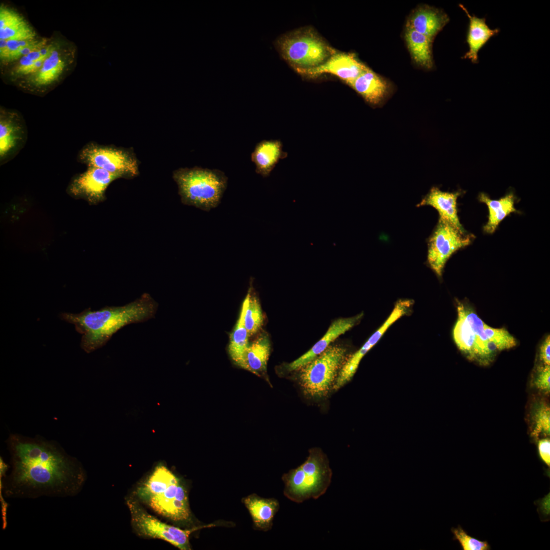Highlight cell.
<instances>
[{"instance_id":"cell-17","label":"cell","mask_w":550,"mask_h":550,"mask_svg":"<svg viewBox=\"0 0 550 550\" xmlns=\"http://www.w3.org/2000/svg\"><path fill=\"white\" fill-rule=\"evenodd\" d=\"M461 191L448 192L441 190L437 187H432L429 193L417 205L430 206L435 208L441 218L452 224L463 232H466L460 223L457 214V199Z\"/></svg>"},{"instance_id":"cell-5","label":"cell","mask_w":550,"mask_h":550,"mask_svg":"<svg viewBox=\"0 0 550 550\" xmlns=\"http://www.w3.org/2000/svg\"><path fill=\"white\" fill-rule=\"evenodd\" d=\"M182 202L208 211L218 206L227 188L228 178L217 169L195 167L174 172Z\"/></svg>"},{"instance_id":"cell-29","label":"cell","mask_w":550,"mask_h":550,"mask_svg":"<svg viewBox=\"0 0 550 550\" xmlns=\"http://www.w3.org/2000/svg\"><path fill=\"white\" fill-rule=\"evenodd\" d=\"M244 300L245 302L244 323L251 337L259 333L264 321L259 300L254 293L252 285Z\"/></svg>"},{"instance_id":"cell-16","label":"cell","mask_w":550,"mask_h":550,"mask_svg":"<svg viewBox=\"0 0 550 550\" xmlns=\"http://www.w3.org/2000/svg\"><path fill=\"white\" fill-rule=\"evenodd\" d=\"M25 130L18 116L1 113L0 119V158L3 162L12 157L25 141Z\"/></svg>"},{"instance_id":"cell-6","label":"cell","mask_w":550,"mask_h":550,"mask_svg":"<svg viewBox=\"0 0 550 550\" xmlns=\"http://www.w3.org/2000/svg\"><path fill=\"white\" fill-rule=\"evenodd\" d=\"M274 45L282 58L295 70L317 67L336 51L310 28L283 34Z\"/></svg>"},{"instance_id":"cell-12","label":"cell","mask_w":550,"mask_h":550,"mask_svg":"<svg viewBox=\"0 0 550 550\" xmlns=\"http://www.w3.org/2000/svg\"><path fill=\"white\" fill-rule=\"evenodd\" d=\"M413 305V301L410 299H400L396 302L392 312L381 326L359 350L346 358L339 373L334 389H339L352 378L365 354L377 343L391 325L409 313Z\"/></svg>"},{"instance_id":"cell-27","label":"cell","mask_w":550,"mask_h":550,"mask_svg":"<svg viewBox=\"0 0 550 550\" xmlns=\"http://www.w3.org/2000/svg\"><path fill=\"white\" fill-rule=\"evenodd\" d=\"M245 302L244 300L237 322L230 336L228 347L229 354L234 363L239 366L249 345L250 335L244 323Z\"/></svg>"},{"instance_id":"cell-21","label":"cell","mask_w":550,"mask_h":550,"mask_svg":"<svg viewBox=\"0 0 550 550\" xmlns=\"http://www.w3.org/2000/svg\"><path fill=\"white\" fill-rule=\"evenodd\" d=\"M348 86L373 105L380 104L389 92L388 82L369 68Z\"/></svg>"},{"instance_id":"cell-28","label":"cell","mask_w":550,"mask_h":550,"mask_svg":"<svg viewBox=\"0 0 550 550\" xmlns=\"http://www.w3.org/2000/svg\"><path fill=\"white\" fill-rule=\"evenodd\" d=\"M65 67V62L56 47H52L40 69L36 73L33 81L37 86L50 84L57 79Z\"/></svg>"},{"instance_id":"cell-19","label":"cell","mask_w":550,"mask_h":550,"mask_svg":"<svg viewBox=\"0 0 550 550\" xmlns=\"http://www.w3.org/2000/svg\"><path fill=\"white\" fill-rule=\"evenodd\" d=\"M459 7L464 11L469 19L466 36V42L469 49L462 58L469 59L473 63L477 64L479 62L478 52L490 38L498 34L500 29H490L486 23L485 18H480L475 15H471L463 5L460 4Z\"/></svg>"},{"instance_id":"cell-39","label":"cell","mask_w":550,"mask_h":550,"mask_svg":"<svg viewBox=\"0 0 550 550\" xmlns=\"http://www.w3.org/2000/svg\"><path fill=\"white\" fill-rule=\"evenodd\" d=\"M7 46V40L0 39V56H2L5 51Z\"/></svg>"},{"instance_id":"cell-9","label":"cell","mask_w":550,"mask_h":550,"mask_svg":"<svg viewBox=\"0 0 550 550\" xmlns=\"http://www.w3.org/2000/svg\"><path fill=\"white\" fill-rule=\"evenodd\" d=\"M126 504L131 525L138 535L163 540L181 550L190 549L189 535L198 528L183 530L162 522L148 513L135 498L128 499Z\"/></svg>"},{"instance_id":"cell-38","label":"cell","mask_w":550,"mask_h":550,"mask_svg":"<svg viewBox=\"0 0 550 550\" xmlns=\"http://www.w3.org/2000/svg\"><path fill=\"white\" fill-rule=\"evenodd\" d=\"M30 60L33 62H37L41 59L46 58L43 57L40 52V49L33 51L26 56Z\"/></svg>"},{"instance_id":"cell-15","label":"cell","mask_w":550,"mask_h":550,"mask_svg":"<svg viewBox=\"0 0 550 550\" xmlns=\"http://www.w3.org/2000/svg\"><path fill=\"white\" fill-rule=\"evenodd\" d=\"M363 316V314L360 313L351 317L341 318L334 321L323 337L309 351L285 366L286 370L291 372L301 369L325 351L338 337L356 325Z\"/></svg>"},{"instance_id":"cell-32","label":"cell","mask_w":550,"mask_h":550,"mask_svg":"<svg viewBox=\"0 0 550 550\" xmlns=\"http://www.w3.org/2000/svg\"><path fill=\"white\" fill-rule=\"evenodd\" d=\"M454 540H458L463 550H488L490 547L486 541H482L469 535L465 531L458 526L457 528H452Z\"/></svg>"},{"instance_id":"cell-13","label":"cell","mask_w":550,"mask_h":550,"mask_svg":"<svg viewBox=\"0 0 550 550\" xmlns=\"http://www.w3.org/2000/svg\"><path fill=\"white\" fill-rule=\"evenodd\" d=\"M368 68L354 54L336 51L323 64L317 67L295 71L301 75L311 78L322 74H331L349 85Z\"/></svg>"},{"instance_id":"cell-25","label":"cell","mask_w":550,"mask_h":550,"mask_svg":"<svg viewBox=\"0 0 550 550\" xmlns=\"http://www.w3.org/2000/svg\"><path fill=\"white\" fill-rule=\"evenodd\" d=\"M35 36L33 30L21 16L10 9L1 7L0 39L32 40Z\"/></svg>"},{"instance_id":"cell-8","label":"cell","mask_w":550,"mask_h":550,"mask_svg":"<svg viewBox=\"0 0 550 550\" xmlns=\"http://www.w3.org/2000/svg\"><path fill=\"white\" fill-rule=\"evenodd\" d=\"M346 358L345 348L329 346L300 369L299 383L305 394L313 398L326 396L333 388Z\"/></svg>"},{"instance_id":"cell-36","label":"cell","mask_w":550,"mask_h":550,"mask_svg":"<svg viewBox=\"0 0 550 550\" xmlns=\"http://www.w3.org/2000/svg\"><path fill=\"white\" fill-rule=\"evenodd\" d=\"M538 448L539 455L543 461L548 466H550V440L548 438H543L539 441Z\"/></svg>"},{"instance_id":"cell-22","label":"cell","mask_w":550,"mask_h":550,"mask_svg":"<svg viewBox=\"0 0 550 550\" xmlns=\"http://www.w3.org/2000/svg\"><path fill=\"white\" fill-rule=\"evenodd\" d=\"M287 153L283 151L281 141L263 140L258 143L251 154L255 164L256 172L263 177H268L279 160L285 158Z\"/></svg>"},{"instance_id":"cell-31","label":"cell","mask_w":550,"mask_h":550,"mask_svg":"<svg viewBox=\"0 0 550 550\" xmlns=\"http://www.w3.org/2000/svg\"><path fill=\"white\" fill-rule=\"evenodd\" d=\"M484 329L489 340L498 351L508 349L516 346V339L506 329L493 328L485 323Z\"/></svg>"},{"instance_id":"cell-14","label":"cell","mask_w":550,"mask_h":550,"mask_svg":"<svg viewBox=\"0 0 550 550\" xmlns=\"http://www.w3.org/2000/svg\"><path fill=\"white\" fill-rule=\"evenodd\" d=\"M120 178L119 175L104 170L89 167L74 179L70 190L75 196L83 197L91 203H97L104 199L108 186Z\"/></svg>"},{"instance_id":"cell-23","label":"cell","mask_w":550,"mask_h":550,"mask_svg":"<svg viewBox=\"0 0 550 550\" xmlns=\"http://www.w3.org/2000/svg\"><path fill=\"white\" fill-rule=\"evenodd\" d=\"M243 503L256 528L263 531L271 529L274 516L280 506L277 500L251 494L243 499Z\"/></svg>"},{"instance_id":"cell-10","label":"cell","mask_w":550,"mask_h":550,"mask_svg":"<svg viewBox=\"0 0 550 550\" xmlns=\"http://www.w3.org/2000/svg\"><path fill=\"white\" fill-rule=\"evenodd\" d=\"M474 238V235L439 218L428 242L427 262L430 268L438 277H442L450 257L457 251L469 245Z\"/></svg>"},{"instance_id":"cell-33","label":"cell","mask_w":550,"mask_h":550,"mask_svg":"<svg viewBox=\"0 0 550 550\" xmlns=\"http://www.w3.org/2000/svg\"><path fill=\"white\" fill-rule=\"evenodd\" d=\"M37 40H7V46L4 53L0 56L1 59L5 61H11L19 59L20 51L24 47L28 46Z\"/></svg>"},{"instance_id":"cell-1","label":"cell","mask_w":550,"mask_h":550,"mask_svg":"<svg viewBox=\"0 0 550 550\" xmlns=\"http://www.w3.org/2000/svg\"><path fill=\"white\" fill-rule=\"evenodd\" d=\"M10 472L2 481L9 498L35 499L77 495L86 480L81 463L54 441L11 434L7 441Z\"/></svg>"},{"instance_id":"cell-18","label":"cell","mask_w":550,"mask_h":550,"mask_svg":"<svg viewBox=\"0 0 550 550\" xmlns=\"http://www.w3.org/2000/svg\"><path fill=\"white\" fill-rule=\"evenodd\" d=\"M270 350L271 343L269 335L266 332L263 331L250 343L238 367L268 380L267 365Z\"/></svg>"},{"instance_id":"cell-7","label":"cell","mask_w":550,"mask_h":550,"mask_svg":"<svg viewBox=\"0 0 550 550\" xmlns=\"http://www.w3.org/2000/svg\"><path fill=\"white\" fill-rule=\"evenodd\" d=\"M457 310L458 317L453 329L455 343L470 360L487 365L498 350L485 333V323L463 303L457 301Z\"/></svg>"},{"instance_id":"cell-34","label":"cell","mask_w":550,"mask_h":550,"mask_svg":"<svg viewBox=\"0 0 550 550\" xmlns=\"http://www.w3.org/2000/svg\"><path fill=\"white\" fill-rule=\"evenodd\" d=\"M550 366L543 365L538 367L533 385L539 390L545 393L550 391Z\"/></svg>"},{"instance_id":"cell-4","label":"cell","mask_w":550,"mask_h":550,"mask_svg":"<svg viewBox=\"0 0 550 550\" xmlns=\"http://www.w3.org/2000/svg\"><path fill=\"white\" fill-rule=\"evenodd\" d=\"M332 476L325 454L319 448L311 449L303 463L283 476L284 494L298 504L310 499H317L327 490Z\"/></svg>"},{"instance_id":"cell-26","label":"cell","mask_w":550,"mask_h":550,"mask_svg":"<svg viewBox=\"0 0 550 550\" xmlns=\"http://www.w3.org/2000/svg\"><path fill=\"white\" fill-rule=\"evenodd\" d=\"M405 38L412 58L420 66L433 67L431 47L433 39L411 29L406 28Z\"/></svg>"},{"instance_id":"cell-11","label":"cell","mask_w":550,"mask_h":550,"mask_svg":"<svg viewBox=\"0 0 550 550\" xmlns=\"http://www.w3.org/2000/svg\"><path fill=\"white\" fill-rule=\"evenodd\" d=\"M79 158L88 167L101 169L121 178L132 177L138 174L136 159L122 149L92 144L81 150Z\"/></svg>"},{"instance_id":"cell-30","label":"cell","mask_w":550,"mask_h":550,"mask_svg":"<svg viewBox=\"0 0 550 550\" xmlns=\"http://www.w3.org/2000/svg\"><path fill=\"white\" fill-rule=\"evenodd\" d=\"M532 422V436L538 438L540 435L545 436L550 433V409L547 404L543 401L534 404L531 412Z\"/></svg>"},{"instance_id":"cell-20","label":"cell","mask_w":550,"mask_h":550,"mask_svg":"<svg viewBox=\"0 0 550 550\" xmlns=\"http://www.w3.org/2000/svg\"><path fill=\"white\" fill-rule=\"evenodd\" d=\"M449 20L448 16L443 11L429 7H422L411 14L406 28L433 39Z\"/></svg>"},{"instance_id":"cell-2","label":"cell","mask_w":550,"mask_h":550,"mask_svg":"<svg viewBox=\"0 0 550 550\" xmlns=\"http://www.w3.org/2000/svg\"><path fill=\"white\" fill-rule=\"evenodd\" d=\"M157 302L149 294L122 306H105L99 310L85 309L80 313H63L60 317L73 324L82 335L80 347L87 353L104 346L124 326L153 318Z\"/></svg>"},{"instance_id":"cell-35","label":"cell","mask_w":550,"mask_h":550,"mask_svg":"<svg viewBox=\"0 0 550 550\" xmlns=\"http://www.w3.org/2000/svg\"><path fill=\"white\" fill-rule=\"evenodd\" d=\"M46 58L37 62L30 60L26 56L22 57L15 69L17 73L26 75L37 72L42 67Z\"/></svg>"},{"instance_id":"cell-37","label":"cell","mask_w":550,"mask_h":550,"mask_svg":"<svg viewBox=\"0 0 550 550\" xmlns=\"http://www.w3.org/2000/svg\"><path fill=\"white\" fill-rule=\"evenodd\" d=\"M550 337L548 335L541 344L540 347V360L543 365H550Z\"/></svg>"},{"instance_id":"cell-3","label":"cell","mask_w":550,"mask_h":550,"mask_svg":"<svg viewBox=\"0 0 550 550\" xmlns=\"http://www.w3.org/2000/svg\"><path fill=\"white\" fill-rule=\"evenodd\" d=\"M136 500L156 514L175 522L190 521L187 491L181 480L164 464L158 463L136 487Z\"/></svg>"},{"instance_id":"cell-24","label":"cell","mask_w":550,"mask_h":550,"mask_svg":"<svg viewBox=\"0 0 550 550\" xmlns=\"http://www.w3.org/2000/svg\"><path fill=\"white\" fill-rule=\"evenodd\" d=\"M515 199L512 193H508L499 200L491 199L484 193L479 195V201L485 204L488 209V221L483 228L486 233H493L507 216L513 212H519L514 207Z\"/></svg>"}]
</instances>
